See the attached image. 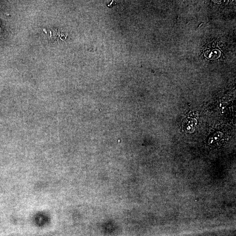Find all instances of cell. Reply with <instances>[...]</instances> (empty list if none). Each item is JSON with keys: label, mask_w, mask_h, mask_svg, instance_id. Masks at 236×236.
Returning a JSON list of instances; mask_svg holds the SVG:
<instances>
[{"label": "cell", "mask_w": 236, "mask_h": 236, "mask_svg": "<svg viewBox=\"0 0 236 236\" xmlns=\"http://www.w3.org/2000/svg\"><path fill=\"white\" fill-rule=\"evenodd\" d=\"M222 49L219 45L213 44V45H208L205 49V56L212 60H216L220 57L222 54Z\"/></svg>", "instance_id": "6da1fadb"}]
</instances>
